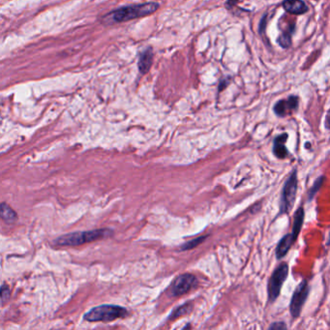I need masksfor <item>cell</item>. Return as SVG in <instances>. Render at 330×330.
<instances>
[{
    "instance_id": "cell-1",
    "label": "cell",
    "mask_w": 330,
    "mask_h": 330,
    "mask_svg": "<svg viewBox=\"0 0 330 330\" xmlns=\"http://www.w3.org/2000/svg\"><path fill=\"white\" fill-rule=\"evenodd\" d=\"M159 4L156 2H148L143 4H134L124 6L119 9L113 10L104 17L106 23H121L136 18H144L148 15L153 14L159 8Z\"/></svg>"
},
{
    "instance_id": "cell-2",
    "label": "cell",
    "mask_w": 330,
    "mask_h": 330,
    "mask_svg": "<svg viewBox=\"0 0 330 330\" xmlns=\"http://www.w3.org/2000/svg\"><path fill=\"white\" fill-rule=\"evenodd\" d=\"M113 234L110 229H97L88 231H77L67 233L55 239V244L58 246H78L99 239H107Z\"/></svg>"
},
{
    "instance_id": "cell-3",
    "label": "cell",
    "mask_w": 330,
    "mask_h": 330,
    "mask_svg": "<svg viewBox=\"0 0 330 330\" xmlns=\"http://www.w3.org/2000/svg\"><path fill=\"white\" fill-rule=\"evenodd\" d=\"M129 313L124 307L119 305L104 304L92 308L84 314V320L89 322H110L128 316Z\"/></svg>"
},
{
    "instance_id": "cell-4",
    "label": "cell",
    "mask_w": 330,
    "mask_h": 330,
    "mask_svg": "<svg viewBox=\"0 0 330 330\" xmlns=\"http://www.w3.org/2000/svg\"><path fill=\"white\" fill-rule=\"evenodd\" d=\"M297 174L296 171H294L293 174L290 175L288 180L286 181L281 197L280 203V212L281 214L289 213L294 206L296 193H297Z\"/></svg>"
},
{
    "instance_id": "cell-5",
    "label": "cell",
    "mask_w": 330,
    "mask_h": 330,
    "mask_svg": "<svg viewBox=\"0 0 330 330\" xmlns=\"http://www.w3.org/2000/svg\"><path fill=\"white\" fill-rule=\"evenodd\" d=\"M288 274L289 266L285 263L278 266L272 273L268 284V298L271 302L275 301L276 298L279 296L282 286L284 284Z\"/></svg>"
},
{
    "instance_id": "cell-6",
    "label": "cell",
    "mask_w": 330,
    "mask_h": 330,
    "mask_svg": "<svg viewBox=\"0 0 330 330\" xmlns=\"http://www.w3.org/2000/svg\"><path fill=\"white\" fill-rule=\"evenodd\" d=\"M198 284V280L193 274H182L174 279L173 284L169 289L171 297H177L187 294Z\"/></svg>"
},
{
    "instance_id": "cell-7",
    "label": "cell",
    "mask_w": 330,
    "mask_h": 330,
    "mask_svg": "<svg viewBox=\"0 0 330 330\" xmlns=\"http://www.w3.org/2000/svg\"><path fill=\"white\" fill-rule=\"evenodd\" d=\"M309 294V285L307 281H302L300 284L297 286V288L294 291L292 301L290 304V311L294 318L299 317L303 305L306 302V299Z\"/></svg>"
},
{
    "instance_id": "cell-8",
    "label": "cell",
    "mask_w": 330,
    "mask_h": 330,
    "mask_svg": "<svg viewBox=\"0 0 330 330\" xmlns=\"http://www.w3.org/2000/svg\"><path fill=\"white\" fill-rule=\"evenodd\" d=\"M298 107V97L291 96L286 100H280L274 106V111L278 116H286L292 113Z\"/></svg>"
},
{
    "instance_id": "cell-9",
    "label": "cell",
    "mask_w": 330,
    "mask_h": 330,
    "mask_svg": "<svg viewBox=\"0 0 330 330\" xmlns=\"http://www.w3.org/2000/svg\"><path fill=\"white\" fill-rule=\"evenodd\" d=\"M154 59L153 50L151 48H147L143 53H140L138 58V70L142 74H147L150 67L152 66Z\"/></svg>"
},
{
    "instance_id": "cell-10",
    "label": "cell",
    "mask_w": 330,
    "mask_h": 330,
    "mask_svg": "<svg viewBox=\"0 0 330 330\" xmlns=\"http://www.w3.org/2000/svg\"><path fill=\"white\" fill-rule=\"evenodd\" d=\"M283 7L292 15H303L308 11L307 5L302 0H284Z\"/></svg>"
},
{
    "instance_id": "cell-11",
    "label": "cell",
    "mask_w": 330,
    "mask_h": 330,
    "mask_svg": "<svg viewBox=\"0 0 330 330\" xmlns=\"http://www.w3.org/2000/svg\"><path fill=\"white\" fill-rule=\"evenodd\" d=\"M287 139H288V134H286V133L282 134V135H279L274 139L273 152H274V155L279 159H285L289 154L288 149L286 147Z\"/></svg>"
},
{
    "instance_id": "cell-12",
    "label": "cell",
    "mask_w": 330,
    "mask_h": 330,
    "mask_svg": "<svg viewBox=\"0 0 330 330\" xmlns=\"http://www.w3.org/2000/svg\"><path fill=\"white\" fill-rule=\"evenodd\" d=\"M295 242V239H294L292 233L286 234L283 239L280 240L277 249H276V257L277 258H282L287 255V253L289 252V250L293 246Z\"/></svg>"
},
{
    "instance_id": "cell-13",
    "label": "cell",
    "mask_w": 330,
    "mask_h": 330,
    "mask_svg": "<svg viewBox=\"0 0 330 330\" xmlns=\"http://www.w3.org/2000/svg\"><path fill=\"white\" fill-rule=\"evenodd\" d=\"M1 218L8 224H14L18 220V214L7 203H1Z\"/></svg>"
},
{
    "instance_id": "cell-14",
    "label": "cell",
    "mask_w": 330,
    "mask_h": 330,
    "mask_svg": "<svg viewBox=\"0 0 330 330\" xmlns=\"http://www.w3.org/2000/svg\"><path fill=\"white\" fill-rule=\"evenodd\" d=\"M303 221H304V209L302 207H299L294 215V226L292 231V234L295 240L298 238L300 229L302 228Z\"/></svg>"
},
{
    "instance_id": "cell-15",
    "label": "cell",
    "mask_w": 330,
    "mask_h": 330,
    "mask_svg": "<svg viewBox=\"0 0 330 330\" xmlns=\"http://www.w3.org/2000/svg\"><path fill=\"white\" fill-rule=\"evenodd\" d=\"M192 303H185L183 305H181V306L177 307L176 309H174V312L172 313V315H171V317H170V320H175V319H177V318H180V317H182V316L188 315V314H190V313L192 312Z\"/></svg>"
},
{
    "instance_id": "cell-16",
    "label": "cell",
    "mask_w": 330,
    "mask_h": 330,
    "mask_svg": "<svg viewBox=\"0 0 330 330\" xmlns=\"http://www.w3.org/2000/svg\"><path fill=\"white\" fill-rule=\"evenodd\" d=\"M207 239V235H203V237H199L197 239H192L186 243H184L183 245L180 248L181 251H186V250H191L194 248L199 246L200 244H202V242Z\"/></svg>"
},
{
    "instance_id": "cell-17",
    "label": "cell",
    "mask_w": 330,
    "mask_h": 330,
    "mask_svg": "<svg viewBox=\"0 0 330 330\" xmlns=\"http://www.w3.org/2000/svg\"><path fill=\"white\" fill-rule=\"evenodd\" d=\"M277 42L280 46L284 49H288L292 44V31L289 30L278 37Z\"/></svg>"
},
{
    "instance_id": "cell-18",
    "label": "cell",
    "mask_w": 330,
    "mask_h": 330,
    "mask_svg": "<svg viewBox=\"0 0 330 330\" xmlns=\"http://www.w3.org/2000/svg\"><path fill=\"white\" fill-rule=\"evenodd\" d=\"M323 180H324V177H323V176H321V177H319V178L315 181V183L313 185L312 188L310 189V191L308 193V199H309V201L313 200V199H314V197L316 196V194L319 192V190L321 189V187L322 186V183H323Z\"/></svg>"
},
{
    "instance_id": "cell-19",
    "label": "cell",
    "mask_w": 330,
    "mask_h": 330,
    "mask_svg": "<svg viewBox=\"0 0 330 330\" xmlns=\"http://www.w3.org/2000/svg\"><path fill=\"white\" fill-rule=\"evenodd\" d=\"M10 298V290L8 286L2 285L1 287V302L2 305L6 302Z\"/></svg>"
},
{
    "instance_id": "cell-20",
    "label": "cell",
    "mask_w": 330,
    "mask_h": 330,
    "mask_svg": "<svg viewBox=\"0 0 330 330\" xmlns=\"http://www.w3.org/2000/svg\"><path fill=\"white\" fill-rule=\"evenodd\" d=\"M270 329H286L287 328V326H286V324H285L284 322H274L273 324H271L270 325V327H269Z\"/></svg>"
},
{
    "instance_id": "cell-21",
    "label": "cell",
    "mask_w": 330,
    "mask_h": 330,
    "mask_svg": "<svg viewBox=\"0 0 330 330\" xmlns=\"http://www.w3.org/2000/svg\"><path fill=\"white\" fill-rule=\"evenodd\" d=\"M239 0H227L226 5H227V7H228V8H231V7L235 6V5L239 3Z\"/></svg>"
},
{
    "instance_id": "cell-22",
    "label": "cell",
    "mask_w": 330,
    "mask_h": 330,
    "mask_svg": "<svg viewBox=\"0 0 330 330\" xmlns=\"http://www.w3.org/2000/svg\"><path fill=\"white\" fill-rule=\"evenodd\" d=\"M325 125H326V128L330 129V114H328V115H327V117H326V121H325Z\"/></svg>"
},
{
    "instance_id": "cell-23",
    "label": "cell",
    "mask_w": 330,
    "mask_h": 330,
    "mask_svg": "<svg viewBox=\"0 0 330 330\" xmlns=\"http://www.w3.org/2000/svg\"><path fill=\"white\" fill-rule=\"evenodd\" d=\"M329 238H330V235H329ZM329 243H330V241H329Z\"/></svg>"
}]
</instances>
